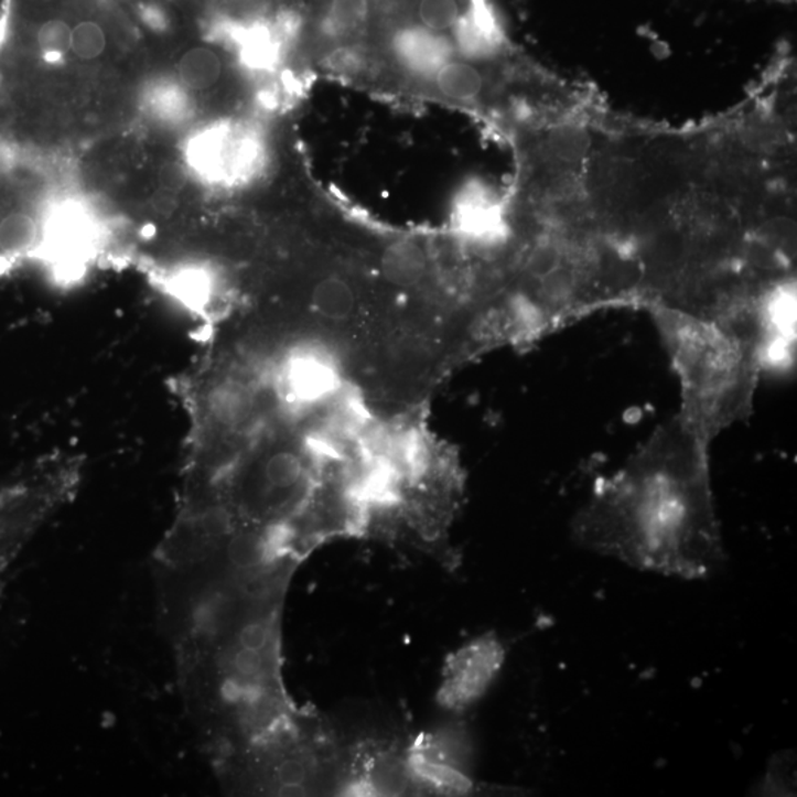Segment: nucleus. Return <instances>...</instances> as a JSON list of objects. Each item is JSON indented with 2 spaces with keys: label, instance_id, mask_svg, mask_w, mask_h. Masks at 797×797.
Instances as JSON below:
<instances>
[{
  "label": "nucleus",
  "instance_id": "nucleus-1",
  "mask_svg": "<svg viewBox=\"0 0 797 797\" xmlns=\"http://www.w3.org/2000/svg\"><path fill=\"white\" fill-rule=\"evenodd\" d=\"M572 539L631 568L694 581L725 561L711 478V448L679 421L657 426L574 514Z\"/></svg>",
  "mask_w": 797,
  "mask_h": 797
},
{
  "label": "nucleus",
  "instance_id": "nucleus-2",
  "mask_svg": "<svg viewBox=\"0 0 797 797\" xmlns=\"http://www.w3.org/2000/svg\"><path fill=\"white\" fill-rule=\"evenodd\" d=\"M681 389L677 417L704 446L752 417L769 348L751 330L653 304L644 309Z\"/></svg>",
  "mask_w": 797,
  "mask_h": 797
},
{
  "label": "nucleus",
  "instance_id": "nucleus-3",
  "mask_svg": "<svg viewBox=\"0 0 797 797\" xmlns=\"http://www.w3.org/2000/svg\"><path fill=\"white\" fill-rule=\"evenodd\" d=\"M80 476L77 461L63 460L0 483V586L30 539L76 495Z\"/></svg>",
  "mask_w": 797,
  "mask_h": 797
},
{
  "label": "nucleus",
  "instance_id": "nucleus-4",
  "mask_svg": "<svg viewBox=\"0 0 797 797\" xmlns=\"http://www.w3.org/2000/svg\"><path fill=\"white\" fill-rule=\"evenodd\" d=\"M505 660L503 644L494 635L476 638L448 659L439 691L440 703L463 712L481 700Z\"/></svg>",
  "mask_w": 797,
  "mask_h": 797
},
{
  "label": "nucleus",
  "instance_id": "nucleus-5",
  "mask_svg": "<svg viewBox=\"0 0 797 797\" xmlns=\"http://www.w3.org/2000/svg\"><path fill=\"white\" fill-rule=\"evenodd\" d=\"M400 65L418 76L431 77L452 60V45L442 34L422 28L400 30L394 41Z\"/></svg>",
  "mask_w": 797,
  "mask_h": 797
},
{
  "label": "nucleus",
  "instance_id": "nucleus-6",
  "mask_svg": "<svg viewBox=\"0 0 797 797\" xmlns=\"http://www.w3.org/2000/svg\"><path fill=\"white\" fill-rule=\"evenodd\" d=\"M177 74L181 82L190 89H208L220 78L222 61L211 47H193L182 55L177 64Z\"/></svg>",
  "mask_w": 797,
  "mask_h": 797
},
{
  "label": "nucleus",
  "instance_id": "nucleus-7",
  "mask_svg": "<svg viewBox=\"0 0 797 797\" xmlns=\"http://www.w3.org/2000/svg\"><path fill=\"white\" fill-rule=\"evenodd\" d=\"M440 93L452 99H472L482 89L481 74L472 65L450 61L435 74Z\"/></svg>",
  "mask_w": 797,
  "mask_h": 797
},
{
  "label": "nucleus",
  "instance_id": "nucleus-8",
  "mask_svg": "<svg viewBox=\"0 0 797 797\" xmlns=\"http://www.w3.org/2000/svg\"><path fill=\"white\" fill-rule=\"evenodd\" d=\"M73 28L67 21L50 19L34 29V46L47 63L63 61L72 52Z\"/></svg>",
  "mask_w": 797,
  "mask_h": 797
},
{
  "label": "nucleus",
  "instance_id": "nucleus-9",
  "mask_svg": "<svg viewBox=\"0 0 797 797\" xmlns=\"http://www.w3.org/2000/svg\"><path fill=\"white\" fill-rule=\"evenodd\" d=\"M313 302L322 315L340 320L351 315L355 308V295L346 282L330 278L316 287Z\"/></svg>",
  "mask_w": 797,
  "mask_h": 797
},
{
  "label": "nucleus",
  "instance_id": "nucleus-10",
  "mask_svg": "<svg viewBox=\"0 0 797 797\" xmlns=\"http://www.w3.org/2000/svg\"><path fill=\"white\" fill-rule=\"evenodd\" d=\"M367 17V0H333L326 15V29L344 36L363 28Z\"/></svg>",
  "mask_w": 797,
  "mask_h": 797
},
{
  "label": "nucleus",
  "instance_id": "nucleus-11",
  "mask_svg": "<svg viewBox=\"0 0 797 797\" xmlns=\"http://www.w3.org/2000/svg\"><path fill=\"white\" fill-rule=\"evenodd\" d=\"M107 50V34L95 21H80L72 32V52L77 58L93 61Z\"/></svg>",
  "mask_w": 797,
  "mask_h": 797
},
{
  "label": "nucleus",
  "instance_id": "nucleus-12",
  "mask_svg": "<svg viewBox=\"0 0 797 797\" xmlns=\"http://www.w3.org/2000/svg\"><path fill=\"white\" fill-rule=\"evenodd\" d=\"M420 19L426 29L435 33L455 28L460 20L456 0H421Z\"/></svg>",
  "mask_w": 797,
  "mask_h": 797
},
{
  "label": "nucleus",
  "instance_id": "nucleus-13",
  "mask_svg": "<svg viewBox=\"0 0 797 797\" xmlns=\"http://www.w3.org/2000/svg\"><path fill=\"white\" fill-rule=\"evenodd\" d=\"M420 251L412 246H398L387 255L386 271L396 281H411L421 273Z\"/></svg>",
  "mask_w": 797,
  "mask_h": 797
},
{
  "label": "nucleus",
  "instance_id": "nucleus-14",
  "mask_svg": "<svg viewBox=\"0 0 797 797\" xmlns=\"http://www.w3.org/2000/svg\"><path fill=\"white\" fill-rule=\"evenodd\" d=\"M186 181H189V174H186L184 165L174 163V161H172V163L161 165L159 172V184L161 190L177 195L185 189Z\"/></svg>",
  "mask_w": 797,
  "mask_h": 797
}]
</instances>
